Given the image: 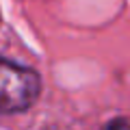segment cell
<instances>
[{"label": "cell", "instance_id": "6da1fadb", "mask_svg": "<svg viewBox=\"0 0 130 130\" xmlns=\"http://www.w3.org/2000/svg\"><path fill=\"white\" fill-rule=\"evenodd\" d=\"M39 76L28 67L0 59V113L26 111L39 95Z\"/></svg>", "mask_w": 130, "mask_h": 130}, {"label": "cell", "instance_id": "7a4b0ae2", "mask_svg": "<svg viewBox=\"0 0 130 130\" xmlns=\"http://www.w3.org/2000/svg\"><path fill=\"white\" fill-rule=\"evenodd\" d=\"M106 130H130V121H113L106 126Z\"/></svg>", "mask_w": 130, "mask_h": 130}]
</instances>
